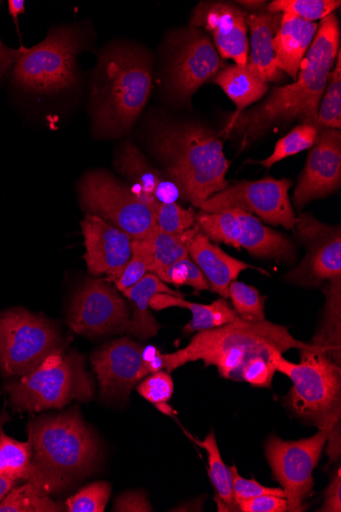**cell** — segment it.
Masks as SVG:
<instances>
[{"instance_id":"22","label":"cell","mask_w":341,"mask_h":512,"mask_svg":"<svg viewBox=\"0 0 341 512\" xmlns=\"http://www.w3.org/2000/svg\"><path fill=\"white\" fill-rule=\"evenodd\" d=\"M189 257L206 276L211 291L224 299L229 298V286L236 281L242 271L256 269L267 273L261 268L228 255L202 231L192 240Z\"/></svg>"},{"instance_id":"35","label":"cell","mask_w":341,"mask_h":512,"mask_svg":"<svg viewBox=\"0 0 341 512\" xmlns=\"http://www.w3.org/2000/svg\"><path fill=\"white\" fill-rule=\"evenodd\" d=\"M154 260L151 238L133 240L132 255L114 283L117 290L124 292L133 287L148 273Z\"/></svg>"},{"instance_id":"8","label":"cell","mask_w":341,"mask_h":512,"mask_svg":"<svg viewBox=\"0 0 341 512\" xmlns=\"http://www.w3.org/2000/svg\"><path fill=\"white\" fill-rule=\"evenodd\" d=\"M12 407L18 412L61 408L73 400L88 401L93 396L92 381L77 354L48 356L19 381L6 385Z\"/></svg>"},{"instance_id":"34","label":"cell","mask_w":341,"mask_h":512,"mask_svg":"<svg viewBox=\"0 0 341 512\" xmlns=\"http://www.w3.org/2000/svg\"><path fill=\"white\" fill-rule=\"evenodd\" d=\"M318 126L321 129L341 128V51L339 50L334 66L328 76L327 86L320 103Z\"/></svg>"},{"instance_id":"18","label":"cell","mask_w":341,"mask_h":512,"mask_svg":"<svg viewBox=\"0 0 341 512\" xmlns=\"http://www.w3.org/2000/svg\"><path fill=\"white\" fill-rule=\"evenodd\" d=\"M189 26L206 30L220 57L246 66L249 59L247 12L233 4L201 3L193 10Z\"/></svg>"},{"instance_id":"48","label":"cell","mask_w":341,"mask_h":512,"mask_svg":"<svg viewBox=\"0 0 341 512\" xmlns=\"http://www.w3.org/2000/svg\"><path fill=\"white\" fill-rule=\"evenodd\" d=\"M9 13L18 27V18L25 13V2L23 0H10Z\"/></svg>"},{"instance_id":"7","label":"cell","mask_w":341,"mask_h":512,"mask_svg":"<svg viewBox=\"0 0 341 512\" xmlns=\"http://www.w3.org/2000/svg\"><path fill=\"white\" fill-rule=\"evenodd\" d=\"M86 36L75 25L53 28L33 48L18 50L13 80L21 89L38 95H52L78 82L77 57L84 50Z\"/></svg>"},{"instance_id":"16","label":"cell","mask_w":341,"mask_h":512,"mask_svg":"<svg viewBox=\"0 0 341 512\" xmlns=\"http://www.w3.org/2000/svg\"><path fill=\"white\" fill-rule=\"evenodd\" d=\"M129 309L109 283L88 279L75 294L68 316L70 328L77 334L99 337L127 331Z\"/></svg>"},{"instance_id":"29","label":"cell","mask_w":341,"mask_h":512,"mask_svg":"<svg viewBox=\"0 0 341 512\" xmlns=\"http://www.w3.org/2000/svg\"><path fill=\"white\" fill-rule=\"evenodd\" d=\"M200 231L198 224L177 235L167 234L157 228L151 237L154 260L150 273H154L162 281L165 272L172 265L189 256L191 242Z\"/></svg>"},{"instance_id":"33","label":"cell","mask_w":341,"mask_h":512,"mask_svg":"<svg viewBox=\"0 0 341 512\" xmlns=\"http://www.w3.org/2000/svg\"><path fill=\"white\" fill-rule=\"evenodd\" d=\"M320 130L321 128L314 124H299L279 139L272 155L258 163L270 169L278 162L312 149Z\"/></svg>"},{"instance_id":"10","label":"cell","mask_w":341,"mask_h":512,"mask_svg":"<svg viewBox=\"0 0 341 512\" xmlns=\"http://www.w3.org/2000/svg\"><path fill=\"white\" fill-rule=\"evenodd\" d=\"M197 224L215 244L246 250L259 259L294 263L298 247L288 237L265 225L245 211L230 209L217 213H197Z\"/></svg>"},{"instance_id":"3","label":"cell","mask_w":341,"mask_h":512,"mask_svg":"<svg viewBox=\"0 0 341 512\" xmlns=\"http://www.w3.org/2000/svg\"><path fill=\"white\" fill-rule=\"evenodd\" d=\"M152 86L153 61L148 52L126 42L107 46L90 81L94 134L118 138L128 132L148 104Z\"/></svg>"},{"instance_id":"6","label":"cell","mask_w":341,"mask_h":512,"mask_svg":"<svg viewBox=\"0 0 341 512\" xmlns=\"http://www.w3.org/2000/svg\"><path fill=\"white\" fill-rule=\"evenodd\" d=\"M34 474L30 481L72 478L91 472L99 460L100 446L76 411L46 416L28 426Z\"/></svg>"},{"instance_id":"30","label":"cell","mask_w":341,"mask_h":512,"mask_svg":"<svg viewBox=\"0 0 341 512\" xmlns=\"http://www.w3.org/2000/svg\"><path fill=\"white\" fill-rule=\"evenodd\" d=\"M33 474V450L30 440L17 441L0 428V475L15 482H28Z\"/></svg>"},{"instance_id":"1","label":"cell","mask_w":341,"mask_h":512,"mask_svg":"<svg viewBox=\"0 0 341 512\" xmlns=\"http://www.w3.org/2000/svg\"><path fill=\"white\" fill-rule=\"evenodd\" d=\"M339 50V22L331 14L320 22L297 80L272 88L268 97L254 108L230 114L224 134L238 138L242 151L269 131L291 123L318 126L320 103Z\"/></svg>"},{"instance_id":"2","label":"cell","mask_w":341,"mask_h":512,"mask_svg":"<svg viewBox=\"0 0 341 512\" xmlns=\"http://www.w3.org/2000/svg\"><path fill=\"white\" fill-rule=\"evenodd\" d=\"M149 147L167 176L181 191L183 201L200 208L229 185L230 163L220 134L196 121L155 124Z\"/></svg>"},{"instance_id":"31","label":"cell","mask_w":341,"mask_h":512,"mask_svg":"<svg viewBox=\"0 0 341 512\" xmlns=\"http://www.w3.org/2000/svg\"><path fill=\"white\" fill-rule=\"evenodd\" d=\"M194 442L208 452L209 477L220 499V509L239 511L233 494L231 470L223 461L214 432L212 431L204 441Z\"/></svg>"},{"instance_id":"37","label":"cell","mask_w":341,"mask_h":512,"mask_svg":"<svg viewBox=\"0 0 341 512\" xmlns=\"http://www.w3.org/2000/svg\"><path fill=\"white\" fill-rule=\"evenodd\" d=\"M153 212L157 228L167 234H181L197 225V213L178 203L165 204L151 201L145 204Z\"/></svg>"},{"instance_id":"12","label":"cell","mask_w":341,"mask_h":512,"mask_svg":"<svg viewBox=\"0 0 341 512\" xmlns=\"http://www.w3.org/2000/svg\"><path fill=\"white\" fill-rule=\"evenodd\" d=\"M82 207L120 228L133 240L151 238L157 229L151 209L130 186L102 170L87 173L79 184Z\"/></svg>"},{"instance_id":"41","label":"cell","mask_w":341,"mask_h":512,"mask_svg":"<svg viewBox=\"0 0 341 512\" xmlns=\"http://www.w3.org/2000/svg\"><path fill=\"white\" fill-rule=\"evenodd\" d=\"M143 380L138 385L137 392L164 413L172 415V409L166 404L174 393V383L169 372L158 371Z\"/></svg>"},{"instance_id":"36","label":"cell","mask_w":341,"mask_h":512,"mask_svg":"<svg viewBox=\"0 0 341 512\" xmlns=\"http://www.w3.org/2000/svg\"><path fill=\"white\" fill-rule=\"evenodd\" d=\"M340 5V0H274L266 6V10L272 13L294 15L315 23L334 14Z\"/></svg>"},{"instance_id":"9","label":"cell","mask_w":341,"mask_h":512,"mask_svg":"<svg viewBox=\"0 0 341 512\" xmlns=\"http://www.w3.org/2000/svg\"><path fill=\"white\" fill-rule=\"evenodd\" d=\"M226 67L212 38L189 26L174 32L167 42L164 85L168 98L184 104Z\"/></svg>"},{"instance_id":"19","label":"cell","mask_w":341,"mask_h":512,"mask_svg":"<svg viewBox=\"0 0 341 512\" xmlns=\"http://www.w3.org/2000/svg\"><path fill=\"white\" fill-rule=\"evenodd\" d=\"M144 347L129 338L104 345L91 362L104 398L125 401L139 383Z\"/></svg>"},{"instance_id":"49","label":"cell","mask_w":341,"mask_h":512,"mask_svg":"<svg viewBox=\"0 0 341 512\" xmlns=\"http://www.w3.org/2000/svg\"><path fill=\"white\" fill-rule=\"evenodd\" d=\"M239 6L245 8V11L248 13H256L264 10L268 5L267 2H258V0H245V2H237Z\"/></svg>"},{"instance_id":"44","label":"cell","mask_w":341,"mask_h":512,"mask_svg":"<svg viewBox=\"0 0 341 512\" xmlns=\"http://www.w3.org/2000/svg\"><path fill=\"white\" fill-rule=\"evenodd\" d=\"M239 511L243 512H285L288 506L285 498L263 495L237 502Z\"/></svg>"},{"instance_id":"17","label":"cell","mask_w":341,"mask_h":512,"mask_svg":"<svg viewBox=\"0 0 341 512\" xmlns=\"http://www.w3.org/2000/svg\"><path fill=\"white\" fill-rule=\"evenodd\" d=\"M292 202L302 211L315 200L324 199L339 191L341 186V132L321 129L310 149Z\"/></svg>"},{"instance_id":"25","label":"cell","mask_w":341,"mask_h":512,"mask_svg":"<svg viewBox=\"0 0 341 512\" xmlns=\"http://www.w3.org/2000/svg\"><path fill=\"white\" fill-rule=\"evenodd\" d=\"M122 293L133 304V314L126 332L140 340H149L157 336L160 330V324L150 311L151 299L160 293L183 297L154 273L146 274L140 282Z\"/></svg>"},{"instance_id":"11","label":"cell","mask_w":341,"mask_h":512,"mask_svg":"<svg viewBox=\"0 0 341 512\" xmlns=\"http://www.w3.org/2000/svg\"><path fill=\"white\" fill-rule=\"evenodd\" d=\"M59 352L60 338L51 322L22 308L0 313V372L4 376H26Z\"/></svg>"},{"instance_id":"28","label":"cell","mask_w":341,"mask_h":512,"mask_svg":"<svg viewBox=\"0 0 341 512\" xmlns=\"http://www.w3.org/2000/svg\"><path fill=\"white\" fill-rule=\"evenodd\" d=\"M326 304L318 332L310 342L340 365L341 358V278L325 283Z\"/></svg>"},{"instance_id":"46","label":"cell","mask_w":341,"mask_h":512,"mask_svg":"<svg viewBox=\"0 0 341 512\" xmlns=\"http://www.w3.org/2000/svg\"><path fill=\"white\" fill-rule=\"evenodd\" d=\"M319 511L340 512L341 511V470L337 471L332 482L325 491L324 503Z\"/></svg>"},{"instance_id":"24","label":"cell","mask_w":341,"mask_h":512,"mask_svg":"<svg viewBox=\"0 0 341 512\" xmlns=\"http://www.w3.org/2000/svg\"><path fill=\"white\" fill-rule=\"evenodd\" d=\"M318 24L290 14H282L273 40L276 63L282 73L296 81L300 66L318 31Z\"/></svg>"},{"instance_id":"4","label":"cell","mask_w":341,"mask_h":512,"mask_svg":"<svg viewBox=\"0 0 341 512\" xmlns=\"http://www.w3.org/2000/svg\"><path fill=\"white\" fill-rule=\"evenodd\" d=\"M292 337L286 327L268 320H236L223 327L197 333L190 343L165 356V370L175 369L194 361L215 366L226 380L242 382L243 369L255 358L265 357L274 362L278 355L291 349L315 348Z\"/></svg>"},{"instance_id":"26","label":"cell","mask_w":341,"mask_h":512,"mask_svg":"<svg viewBox=\"0 0 341 512\" xmlns=\"http://www.w3.org/2000/svg\"><path fill=\"white\" fill-rule=\"evenodd\" d=\"M150 307L156 311L171 307L188 309L192 314V318L185 325L184 333L186 334L217 329L238 318L235 310L229 305L227 299L224 298L206 305L188 302L183 297L160 293L151 299Z\"/></svg>"},{"instance_id":"5","label":"cell","mask_w":341,"mask_h":512,"mask_svg":"<svg viewBox=\"0 0 341 512\" xmlns=\"http://www.w3.org/2000/svg\"><path fill=\"white\" fill-rule=\"evenodd\" d=\"M301 362L294 363L278 355L276 371L292 382L286 404L304 421L330 431L327 452L330 458L340 455L341 369L319 347L302 349Z\"/></svg>"},{"instance_id":"20","label":"cell","mask_w":341,"mask_h":512,"mask_svg":"<svg viewBox=\"0 0 341 512\" xmlns=\"http://www.w3.org/2000/svg\"><path fill=\"white\" fill-rule=\"evenodd\" d=\"M84 260L94 275H107L115 283L132 255L133 239L100 216L88 214L81 222Z\"/></svg>"},{"instance_id":"38","label":"cell","mask_w":341,"mask_h":512,"mask_svg":"<svg viewBox=\"0 0 341 512\" xmlns=\"http://www.w3.org/2000/svg\"><path fill=\"white\" fill-rule=\"evenodd\" d=\"M229 298L233 309L241 320L262 321L265 320V298L252 286L236 281L229 286Z\"/></svg>"},{"instance_id":"13","label":"cell","mask_w":341,"mask_h":512,"mask_svg":"<svg viewBox=\"0 0 341 512\" xmlns=\"http://www.w3.org/2000/svg\"><path fill=\"white\" fill-rule=\"evenodd\" d=\"M329 433L320 429L314 436L298 441L271 436L266 442V457L275 481L282 486L288 511H304L305 501L313 495V473Z\"/></svg>"},{"instance_id":"32","label":"cell","mask_w":341,"mask_h":512,"mask_svg":"<svg viewBox=\"0 0 341 512\" xmlns=\"http://www.w3.org/2000/svg\"><path fill=\"white\" fill-rule=\"evenodd\" d=\"M51 493L40 485L27 482L24 486L13 488L0 501V512H56L66 511L65 505L50 498Z\"/></svg>"},{"instance_id":"39","label":"cell","mask_w":341,"mask_h":512,"mask_svg":"<svg viewBox=\"0 0 341 512\" xmlns=\"http://www.w3.org/2000/svg\"><path fill=\"white\" fill-rule=\"evenodd\" d=\"M162 282L176 288L189 286L196 292L211 290L206 276L189 256L172 265L165 272Z\"/></svg>"},{"instance_id":"45","label":"cell","mask_w":341,"mask_h":512,"mask_svg":"<svg viewBox=\"0 0 341 512\" xmlns=\"http://www.w3.org/2000/svg\"><path fill=\"white\" fill-rule=\"evenodd\" d=\"M114 511H153V507L142 492H128L117 499Z\"/></svg>"},{"instance_id":"14","label":"cell","mask_w":341,"mask_h":512,"mask_svg":"<svg viewBox=\"0 0 341 512\" xmlns=\"http://www.w3.org/2000/svg\"><path fill=\"white\" fill-rule=\"evenodd\" d=\"M291 186L289 179L271 176L253 181L243 180L229 184L200 209L205 213L237 209L256 215L268 224L294 229L297 217L288 196Z\"/></svg>"},{"instance_id":"23","label":"cell","mask_w":341,"mask_h":512,"mask_svg":"<svg viewBox=\"0 0 341 512\" xmlns=\"http://www.w3.org/2000/svg\"><path fill=\"white\" fill-rule=\"evenodd\" d=\"M281 18L282 14L268 12L266 8L256 13L247 12V24L251 33L247 66L267 83L283 79L273 48Z\"/></svg>"},{"instance_id":"47","label":"cell","mask_w":341,"mask_h":512,"mask_svg":"<svg viewBox=\"0 0 341 512\" xmlns=\"http://www.w3.org/2000/svg\"><path fill=\"white\" fill-rule=\"evenodd\" d=\"M18 51L8 48L0 40V79H3L16 62Z\"/></svg>"},{"instance_id":"42","label":"cell","mask_w":341,"mask_h":512,"mask_svg":"<svg viewBox=\"0 0 341 512\" xmlns=\"http://www.w3.org/2000/svg\"><path fill=\"white\" fill-rule=\"evenodd\" d=\"M230 470L232 474L233 494L236 504L241 500H247L263 495H273L285 498L283 489L268 488L261 485L256 480L243 478L239 475L235 465H232Z\"/></svg>"},{"instance_id":"40","label":"cell","mask_w":341,"mask_h":512,"mask_svg":"<svg viewBox=\"0 0 341 512\" xmlns=\"http://www.w3.org/2000/svg\"><path fill=\"white\" fill-rule=\"evenodd\" d=\"M111 496V487L106 482H95L82 488L65 504L70 512H104Z\"/></svg>"},{"instance_id":"51","label":"cell","mask_w":341,"mask_h":512,"mask_svg":"<svg viewBox=\"0 0 341 512\" xmlns=\"http://www.w3.org/2000/svg\"><path fill=\"white\" fill-rule=\"evenodd\" d=\"M0 5H2V2H0Z\"/></svg>"},{"instance_id":"21","label":"cell","mask_w":341,"mask_h":512,"mask_svg":"<svg viewBox=\"0 0 341 512\" xmlns=\"http://www.w3.org/2000/svg\"><path fill=\"white\" fill-rule=\"evenodd\" d=\"M117 170L133 183L132 190L144 204L150 201L171 204L183 201L177 184L154 166L132 143H124L115 158ZM184 202V201H183Z\"/></svg>"},{"instance_id":"50","label":"cell","mask_w":341,"mask_h":512,"mask_svg":"<svg viewBox=\"0 0 341 512\" xmlns=\"http://www.w3.org/2000/svg\"><path fill=\"white\" fill-rule=\"evenodd\" d=\"M17 482L0 475V501H2L15 487Z\"/></svg>"},{"instance_id":"27","label":"cell","mask_w":341,"mask_h":512,"mask_svg":"<svg viewBox=\"0 0 341 512\" xmlns=\"http://www.w3.org/2000/svg\"><path fill=\"white\" fill-rule=\"evenodd\" d=\"M236 106L235 114L245 111L262 100L269 90V83L260 78L247 65L224 67L213 79Z\"/></svg>"},{"instance_id":"43","label":"cell","mask_w":341,"mask_h":512,"mask_svg":"<svg viewBox=\"0 0 341 512\" xmlns=\"http://www.w3.org/2000/svg\"><path fill=\"white\" fill-rule=\"evenodd\" d=\"M276 369L274 362L257 357L243 369L242 382H246L255 388H271Z\"/></svg>"},{"instance_id":"15","label":"cell","mask_w":341,"mask_h":512,"mask_svg":"<svg viewBox=\"0 0 341 512\" xmlns=\"http://www.w3.org/2000/svg\"><path fill=\"white\" fill-rule=\"evenodd\" d=\"M295 237L306 249L305 258L283 275L285 283L319 288L341 278V227L318 220L311 213L297 217Z\"/></svg>"}]
</instances>
